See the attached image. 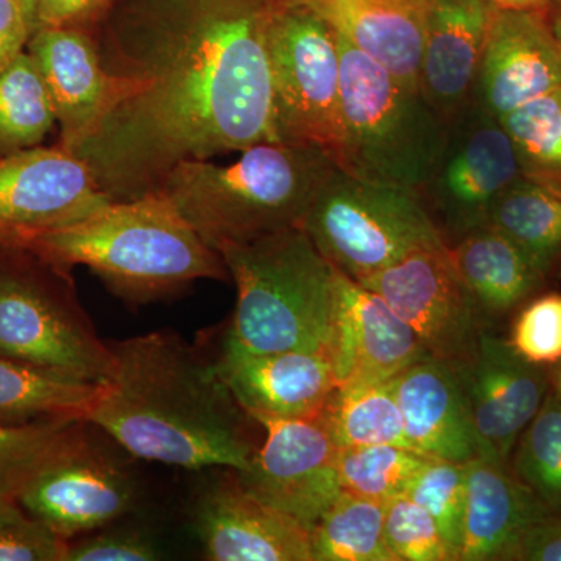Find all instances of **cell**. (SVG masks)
Returning <instances> with one entry per match:
<instances>
[{"mask_svg":"<svg viewBox=\"0 0 561 561\" xmlns=\"http://www.w3.org/2000/svg\"><path fill=\"white\" fill-rule=\"evenodd\" d=\"M116 0H35V27L91 31Z\"/></svg>","mask_w":561,"mask_h":561,"instance_id":"obj_40","label":"cell"},{"mask_svg":"<svg viewBox=\"0 0 561 561\" xmlns=\"http://www.w3.org/2000/svg\"><path fill=\"white\" fill-rule=\"evenodd\" d=\"M490 0H426L420 91L446 122L474 102Z\"/></svg>","mask_w":561,"mask_h":561,"instance_id":"obj_20","label":"cell"},{"mask_svg":"<svg viewBox=\"0 0 561 561\" xmlns=\"http://www.w3.org/2000/svg\"><path fill=\"white\" fill-rule=\"evenodd\" d=\"M489 225L507 236L551 286L561 279V192L522 176L494 202Z\"/></svg>","mask_w":561,"mask_h":561,"instance_id":"obj_26","label":"cell"},{"mask_svg":"<svg viewBox=\"0 0 561 561\" xmlns=\"http://www.w3.org/2000/svg\"><path fill=\"white\" fill-rule=\"evenodd\" d=\"M33 33L31 21L16 0H0V70L25 51Z\"/></svg>","mask_w":561,"mask_h":561,"instance_id":"obj_42","label":"cell"},{"mask_svg":"<svg viewBox=\"0 0 561 561\" xmlns=\"http://www.w3.org/2000/svg\"><path fill=\"white\" fill-rule=\"evenodd\" d=\"M27 518L16 501L0 497V529Z\"/></svg>","mask_w":561,"mask_h":561,"instance_id":"obj_44","label":"cell"},{"mask_svg":"<svg viewBox=\"0 0 561 561\" xmlns=\"http://www.w3.org/2000/svg\"><path fill=\"white\" fill-rule=\"evenodd\" d=\"M519 179L501 121L474 101L449 122L440 158L419 194L451 245L489 225L494 202Z\"/></svg>","mask_w":561,"mask_h":561,"instance_id":"obj_11","label":"cell"},{"mask_svg":"<svg viewBox=\"0 0 561 561\" xmlns=\"http://www.w3.org/2000/svg\"><path fill=\"white\" fill-rule=\"evenodd\" d=\"M101 386L0 357V426L84 420Z\"/></svg>","mask_w":561,"mask_h":561,"instance_id":"obj_27","label":"cell"},{"mask_svg":"<svg viewBox=\"0 0 561 561\" xmlns=\"http://www.w3.org/2000/svg\"><path fill=\"white\" fill-rule=\"evenodd\" d=\"M456 371L481 456L511 465L516 443L551 390L549 368L524 359L507 339L483 331L476 356Z\"/></svg>","mask_w":561,"mask_h":561,"instance_id":"obj_15","label":"cell"},{"mask_svg":"<svg viewBox=\"0 0 561 561\" xmlns=\"http://www.w3.org/2000/svg\"><path fill=\"white\" fill-rule=\"evenodd\" d=\"M334 32L420 91L426 0H308Z\"/></svg>","mask_w":561,"mask_h":561,"instance_id":"obj_24","label":"cell"},{"mask_svg":"<svg viewBox=\"0 0 561 561\" xmlns=\"http://www.w3.org/2000/svg\"><path fill=\"white\" fill-rule=\"evenodd\" d=\"M523 179L561 192V88L502 117Z\"/></svg>","mask_w":561,"mask_h":561,"instance_id":"obj_31","label":"cell"},{"mask_svg":"<svg viewBox=\"0 0 561 561\" xmlns=\"http://www.w3.org/2000/svg\"><path fill=\"white\" fill-rule=\"evenodd\" d=\"M192 523L210 561H312L311 529L251 496L231 479L195 501Z\"/></svg>","mask_w":561,"mask_h":561,"instance_id":"obj_17","label":"cell"},{"mask_svg":"<svg viewBox=\"0 0 561 561\" xmlns=\"http://www.w3.org/2000/svg\"><path fill=\"white\" fill-rule=\"evenodd\" d=\"M449 251L486 331L512 321L527 301L551 287L534 262L490 225L468 232Z\"/></svg>","mask_w":561,"mask_h":561,"instance_id":"obj_25","label":"cell"},{"mask_svg":"<svg viewBox=\"0 0 561 561\" xmlns=\"http://www.w3.org/2000/svg\"><path fill=\"white\" fill-rule=\"evenodd\" d=\"M549 378H551V391L561 402V362L549 368Z\"/></svg>","mask_w":561,"mask_h":561,"instance_id":"obj_46","label":"cell"},{"mask_svg":"<svg viewBox=\"0 0 561 561\" xmlns=\"http://www.w3.org/2000/svg\"><path fill=\"white\" fill-rule=\"evenodd\" d=\"M426 456L394 445L359 446L339 449L337 474L342 491L389 501L405 493L423 467Z\"/></svg>","mask_w":561,"mask_h":561,"instance_id":"obj_33","label":"cell"},{"mask_svg":"<svg viewBox=\"0 0 561 561\" xmlns=\"http://www.w3.org/2000/svg\"><path fill=\"white\" fill-rule=\"evenodd\" d=\"M404 494L430 512L454 561H459L467 505V463L427 457Z\"/></svg>","mask_w":561,"mask_h":561,"instance_id":"obj_35","label":"cell"},{"mask_svg":"<svg viewBox=\"0 0 561 561\" xmlns=\"http://www.w3.org/2000/svg\"><path fill=\"white\" fill-rule=\"evenodd\" d=\"M110 346L113 373L84 421L136 459L194 471H241L250 463L257 449L251 419L216 359L168 331Z\"/></svg>","mask_w":561,"mask_h":561,"instance_id":"obj_2","label":"cell"},{"mask_svg":"<svg viewBox=\"0 0 561 561\" xmlns=\"http://www.w3.org/2000/svg\"><path fill=\"white\" fill-rule=\"evenodd\" d=\"M496 9L505 10H527V11H549L559 5L561 0H490Z\"/></svg>","mask_w":561,"mask_h":561,"instance_id":"obj_43","label":"cell"},{"mask_svg":"<svg viewBox=\"0 0 561 561\" xmlns=\"http://www.w3.org/2000/svg\"><path fill=\"white\" fill-rule=\"evenodd\" d=\"M68 541L31 516L0 529V561H65Z\"/></svg>","mask_w":561,"mask_h":561,"instance_id":"obj_39","label":"cell"},{"mask_svg":"<svg viewBox=\"0 0 561 561\" xmlns=\"http://www.w3.org/2000/svg\"><path fill=\"white\" fill-rule=\"evenodd\" d=\"M339 449L359 446H409L393 379L367 386L337 387L321 412Z\"/></svg>","mask_w":561,"mask_h":561,"instance_id":"obj_28","label":"cell"},{"mask_svg":"<svg viewBox=\"0 0 561 561\" xmlns=\"http://www.w3.org/2000/svg\"><path fill=\"white\" fill-rule=\"evenodd\" d=\"M394 397L413 451L467 463L481 456L459 375L448 362L426 357L393 379Z\"/></svg>","mask_w":561,"mask_h":561,"instance_id":"obj_21","label":"cell"},{"mask_svg":"<svg viewBox=\"0 0 561 561\" xmlns=\"http://www.w3.org/2000/svg\"><path fill=\"white\" fill-rule=\"evenodd\" d=\"M13 245L65 271L87 265L111 294L135 306L173 297L198 279L231 278L220 254L158 192L111 202L79 224Z\"/></svg>","mask_w":561,"mask_h":561,"instance_id":"obj_3","label":"cell"},{"mask_svg":"<svg viewBox=\"0 0 561 561\" xmlns=\"http://www.w3.org/2000/svg\"><path fill=\"white\" fill-rule=\"evenodd\" d=\"M27 51L46 81L60 125V146L79 142L105 103L108 79L90 32L81 28H38Z\"/></svg>","mask_w":561,"mask_h":561,"instance_id":"obj_23","label":"cell"},{"mask_svg":"<svg viewBox=\"0 0 561 561\" xmlns=\"http://www.w3.org/2000/svg\"><path fill=\"white\" fill-rule=\"evenodd\" d=\"M313 147L268 140L241 151L231 164L186 161L158 190L210 249L301 227L332 169Z\"/></svg>","mask_w":561,"mask_h":561,"instance_id":"obj_4","label":"cell"},{"mask_svg":"<svg viewBox=\"0 0 561 561\" xmlns=\"http://www.w3.org/2000/svg\"><path fill=\"white\" fill-rule=\"evenodd\" d=\"M278 0H116L91 28L108 79L73 144L111 202L158 190L176 165L278 140L267 32Z\"/></svg>","mask_w":561,"mask_h":561,"instance_id":"obj_1","label":"cell"},{"mask_svg":"<svg viewBox=\"0 0 561 561\" xmlns=\"http://www.w3.org/2000/svg\"><path fill=\"white\" fill-rule=\"evenodd\" d=\"M81 420L58 453L27 483L18 505L62 540L102 529L136 511L139 486L124 459Z\"/></svg>","mask_w":561,"mask_h":561,"instance_id":"obj_10","label":"cell"},{"mask_svg":"<svg viewBox=\"0 0 561 561\" xmlns=\"http://www.w3.org/2000/svg\"><path fill=\"white\" fill-rule=\"evenodd\" d=\"M110 203L87 162L60 144L0 154V243L79 224Z\"/></svg>","mask_w":561,"mask_h":561,"instance_id":"obj_13","label":"cell"},{"mask_svg":"<svg viewBox=\"0 0 561 561\" xmlns=\"http://www.w3.org/2000/svg\"><path fill=\"white\" fill-rule=\"evenodd\" d=\"M110 524L68 541L65 561H157L164 559L151 531L131 524Z\"/></svg>","mask_w":561,"mask_h":561,"instance_id":"obj_38","label":"cell"},{"mask_svg":"<svg viewBox=\"0 0 561 561\" xmlns=\"http://www.w3.org/2000/svg\"><path fill=\"white\" fill-rule=\"evenodd\" d=\"M386 502L342 491L311 527L312 561H397L383 535Z\"/></svg>","mask_w":561,"mask_h":561,"instance_id":"obj_29","label":"cell"},{"mask_svg":"<svg viewBox=\"0 0 561 561\" xmlns=\"http://www.w3.org/2000/svg\"><path fill=\"white\" fill-rule=\"evenodd\" d=\"M548 513L511 465L482 456L467 461L459 561H512L526 531Z\"/></svg>","mask_w":561,"mask_h":561,"instance_id":"obj_22","label":"cell"},{"mask_svg":"<svg viewBox=\"0 0 561 561\" xmlns=\"http://www.w3.org/2000/svg\"><path fill=\"white\" fill-rule=\"evenodd\" d=\"M257 424L265 440L243 470L232 471L236 481L251 496L311 529L342 493L337 446L320 416Z\"/></svg>","mask_w":561,"mask_h":561,"instance_id":"obj_14","label":"cell"},{"mask_svg":"<svg viewBox=\"0 0 561 561\" xmlns=\"http://www.w3.org/2000/svg\"><path fill=\"white\" fill-rule=\"evenodd\" d=\"M24 10L25 16L31 21L32 28L35 27V0H16Z\"/></svg>","mask_w":561,"mask_h":561,"instance_id":"obj_47","label":"cell"},{"mask_svg":"<svg viewBox=\"0 0 561 561\" xmlns=\"http://www.w3.org/2000/svg\"><path fill=\"white\" fill-rule=\"evenodd\" d=\"M546 16H548L549 25H551L553 39H556L557 49H559L561 60V3L553 7V9L546 11Z\"/></svg>","mask_w":561,"mask_h":561,"instance_id":"obj_45","label":"cell"},{"mask_svg":"<svg viewBox=\"0 0 561 561\" xmlns=\"http://www.w3.org/2000/svg\"><path fill=\"white\" fill-rule=\"evenodd\" d=\"M524 359L551 368L561 362V291L545 290L515 313L507 337Z\"/></svg>","mask_w":561,"mask_h":561,"instance_id":"obj_37","label":"cell"},{"mask_svg":"<svg viewBox=\"0 0 561 561\" xmlns=\"http://www.w3.org/2000/svg\"><path fill=\"white\" fill-rule=\"evenodd\" d=\"M0 357L103 386L114 357L80 305L72 275L20 245L0 243Z\"/></svg>","mask_w":561,"mask_h":561,"instance_id":"obj_7","label":"cell"},{"mask_svg":"<svg viewBox=\"0 0 561 561\" xmlns=\"http://www.w3.org/2000/svg\"><path fill=\"white\" fill-rule=\"evenodd\" d=\"M359 284L412 328L431 357L459 368L478 353L485 324L448 243L413 251Z\"/></svg>","mask_w":561,"mask_h":561,"instance_id":"obj_12","label":"cell"},{"mask_svg":"<svg viewBox=\"0 0 561 561\" xmlns=\"http://www.w3.org/2000/svg\"><path fill=\"white\" fill-rule=\"evenodd\" d=\"M383 535L397 561H454L435 519L408 494L386 501Z\"/></svg>","mask_w":561,"mask_h":561,"instance_id":"obj_36","label":"cell"},{"mask_svg":"<svg viewBox=\"0 0 561 561\" xmlns=\"http://www.w3.org/2000/svg\"><path fill=\"white\" fill-rule=\"evenodd\" d=\"M512 561H561V515L548 513L524 535Z\"/></svg>","mask_w":561,"mask_h":561,"instance_id":"obj_41","label":"cell"},{"mask_svg":"<svg viewBox=\"0 0 561 561\" xmlns=\"http://www.w3.org/2000/svg\"><path fill=\"white\" fill-rule=\"evenodd\" d=\"M57 124L46 81L28 51L0 70V154L39 146Z\"/></svg>","mask_w":561,"mask_h":561,"instance_id":"obj_30","label":"cell"},{"mask_svg":"<svg viewBox=\"0 0 561 561\" xmlns=\"http://www.w3.org/2000/svg\"><path fill=\"white\" fill-rule=\"evenodd\" d=\"M216 362L232 397L254 423L317 419L337 389L330 357L316 351L220 350Z\"/></svg>","mask_w":561,"mask_h":561,"instance_id":"obj_19","label":"cell"},{"mask_svg":"<svg viewBox=\"0 0 561 561\" xmlns=\"http://www.w3.org/2000/svg\"><path fill=\"white\" fill-rule=\"evenodd\" d=\"M273 125L280 142L313 147L341 164V49L308 0H278L267 32Z\"/></svg>","mask_w":561,"mask_h":561,"instance_id":"obj_9","label":"cell"},{"mask_svg":"<svg viewBox=\"0 0 561 561\" xmlns=\"http://www.w3.org/2000/svg\"><path fill=\"white\" fill-rule=\"evenodd\" d=\"M301 228L335 271L357 283L413 251L448 243L419 192L339 168L321 183Z\"/></svg>","mask_w":561,"mask_h":561,"instance_id":"obj_8","label":"cell"},{"mask_svg":"<svg viewBox=\"0 0 561 561\" xmlns=\"http://www.w3.org/2000/svg\"><path fill=\"white\" fill-rule=\"evenodd\" d=\"M511 468L549 512L561 515V402L551 390L516 443Z\"/></svg>","mask_w":561,"mask_h":561,"instance_id":"obj_32","label":"cell"},{"mask_svg":"<svg viewBox=\"0 0 561 561\" xmlns=\"http://www.w3.org/2000/svg\"><path fill=\"white\" fill-rule=\"evenodd\" d=\"M79 421L0 426V497L16 501L27 483L58 453Z\"/></svg>","mask_w":561,"mask_h":561,"instance_id":"obj_34","label":"cell"},{"mask_svg":"<svg viewBox=\"0 0 561 561\" xmlns=\"http://www.w3.org/2000/svg\"><path fill=\"white\" fill-rule=\"evenodd\" d=\"M337 387L397 378L431 357L412 328L375 291L337 272V302L330 350Z\"/></svg>","mask_w":561,"mask_h":561,"instance_id":"obj_16","label":"cell"},{"mask_svg":"<svg viewBox=\"0 0 561 561\" xmlns=\"http://www.w3.org/2000/svg\"><path fill=\"white\" fill-rule=\"evenodd\" d=\"M238 302L224 351L328 354L337 302V271L301 227L219 250Z\"/></svg>","mask_w":561,"mask_h":561,"instance_id":"obj_5","label":"cell"},{"mask_svg":"<svg viewBox=\"0 0 561 561\" xmlns=\"http://www.w3.org/2000/svg\"><path fill=\"white\" fill-rule=\"evenodd\" d=\"M561 88V60L542 11L494 9L483 44L474 101L502 119Z\"/></svg>","mask_w":561,"mask_h":561,"instance_id":"obj_18","label":"cell"},{"mask_svg":"<svg viewBox=\"0 0 561 561\" xmlns=\"http://www.w3.org/2000/svg\"><path fill=\"white\" fill-rule=\"evenodd\" d=\"M337 39L343 124L339 169L419 192L440 158L448 122L421 91L402 84L342 36Z\"/></svg>","mask_w":561,"mask_h":561,"instance_id":"obj_6","label":"cell"}]
</instances>
